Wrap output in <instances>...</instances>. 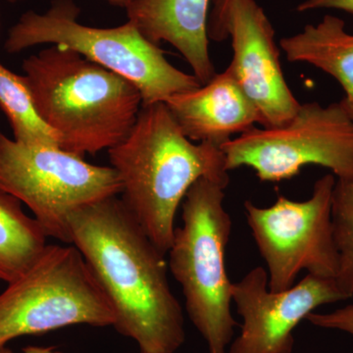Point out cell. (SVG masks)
<instances>
[{"label": "cell", "mask_w": 353, "mask_h": 353, "mask_svg": "<svg viewBox=\"0 0 353 353\" xmlns=\"http://www.w3.org/2000/svg\"><path fill=\"white\" fill-rule=\"evenodd\" d=\"M114 323L108 296L73 245H46L36 262L0 294V350L28 334Z\"/></svg>", "instance_id": "6"}, {"label": "cell", "mask_w": 353, "mask_h": 353, "mask_svg": "<svg viewBox=\"0 0 353 353\" xmlns=\"http://www.w3.org/2000/svg\"><path fill=\"white\" fill-rule=\"evenodd\" d=\"M225 189L204 178L190 187L183 201V226L176 228L168 250L169 268L209 353H227L236 325L231 310L233 283L225 265L232 231L223 204Z\"/></svg>", "instance_id": "4"}, {"label": "cell", "mask_w": 353, "mask_h": 353, "mask_svg": "<svg viewBox=\"0 0 353 353\" xmlns=\"http://www.w3.org/2000/svg\"><path fill=\"white\" fill-rule=\"evenodd\" d=\"M7 1L15 3V2L21 1V0H7ZM108 1L113 6L123 7V8L126 9L132 3V0H108Z\"/></svg>", "instance_id": "22"}, {"label": "cell", "mask_w": 353, "mask_h": 353, "mask_svg": "<svg viewBox=\"0 0 353 353\" xmlns=\"http://www.w3.org/2000/svg\"><path fill=\"white\" fill-rule=\"evenodd\" d=\"M290 62L312 65L338 81L345 92L341 103L353 119V34L345 21L326 15L317 25L280 41Z\"/></svg>", "instance_id": "14"}, {"label": "cell", "mask_w": 353, "mask_h": 353, "mask_svg": "<svg viewBox=\"0 0 353 353\" xmlns=\"http://www.w3.org/2000/svg\"><path fill=\"white\" fill-rule=\"evenodd\" d=\"M233 2L234 0H210L208 39L220 43L229 38V16Z\"/></svg>", "instance_id": "18"}, {"label": "cell", "mask_w": 353, "mask_h": 353, "mask_svg": "<svg viewBox=\"0 0 353 353\" xmlns=\"http://www.w3.org/2000/svg\"><path fill=\"white\" fill-rule=\"evenodd\" d=\"M319 9H336L353 14V0H304L296 7L299 12H307Z\"/></svg>", "instance_id": "20"}, {"label": "cell", "mask_w": 353, "mask_h": 353, "mask_svg": "<svg viewBox=\"0 0 353 353\" xmlns=\"http://www.w3.org/2000/svg\"><path fill=\"white\" fill-rule=\"evenodd\" d=\"M22 68L39 117L59 148L79 157L120 143L143 108L134 83L64 46L26 58Z\"/></svg>", "instance_id": "3"}, {"label": "cell", "mask_w": 353, "mask_h": 353, "mask_svg": "<svg viewBox=\"0 0 353 353\" xmlns=\"http://www.w3.org/2000/svg\"><path fill=\"white\" fill-rule=\"evenodd\" d=\"M209 8L210 0H132L126 11L145 38L172 44L205 85L217 74L209 55Z\"/></svg>", "instance_id": "13"}, {"label": "cell", "mask_w": 353, "mask_h": 353, "mask_svg": "<svg viewBox=\"0 0 353 353\" xmlns=\"http://www.w3.org/2000/svg\"><path fill=\"white\" fill-rule=\"evenodd\" d=\"M221 150L228 171L250 167L262 182L290 180L308 165L353 178V119L341 101L308 102L283 126L252 128Z\"/></svg>", "instance_id": "8"}, {"label": "cell", "mask_w": 353, "mask_h": 353, "mask_svg": "<svg viewBox=\"0 0 353 353\" xmlns=\"http://www.w3.org/2000/svg\"><path fill=\"white\" fill-rule=\"evenodd\" d=\"M75 245L108 296L114 328L141 353H175L185 341L183 309L170 289L168 262L122 199L108 197L68 218Z\"/></svg>", "instance_id": "1"}, {"label": "cell", "mask_w": 353, "mask_h": 353, "mask_svg": "<svg viewBox=\"0 0 353 353\" xmlns=\"http://www.w3.org/2000/svg\"><path fill=\"white\" fill-rule=\"evenodd\" d=\"M306 320L313 326L323 329L338 330L353 336V304L324 314L311 313Z\"/></svg>", "instance_id": "19"}, {"label": "cell", "mask_w": 353, "mask_h": 353, "mask_svg": "<svg viewBox=\"0 0 353 353\" xmlns=\"http://www.w3.org/2000/svg\"><path fill=\"white\" fill-rule=\"evenodd\" d=\"M164 103L183 134L194 143L221 148L234 134L260 124L259 111L229 67L205 85L173 95Z\"/></svg>", "instance_id": "12"}, {"label": "cell", "mask_w": 353, "mask_h": 353, "mask_svg": "<svg viewBox=\"0 0 353 353\" xmlns=\"http://www.w3.org/2000/svg\"><path fill=\"white\" fill-rule=\"evenodd\" d=\"M0 189L31 209L46 236L70 245L69 216L119 196L122 185L111 166L88 163L57 146L20 143L0 132Z\"/></svg>", "instance_id": "7"}, {"label": "cell", "mask_w": 353, "mask_h": 353, "mask_svg": "<svg viewBox=\"0 0 353 353\" xmlns=\"http://www.w3.org/2000/svg\"><path fill=\"white\" fill-rule=\"evenodd\" d=\"M232 294L243 326L228 353H292L299 323L320 306L350 299L334 279L310 274L290 289L273 292L263 267L233 284Z\"/></svg>", "instance_id": "10"}, {"label": "cell", "mask_w": 353, "mask_h": 353, "mask_svg": "<svg viewBox=\"0 0 353 353\" xmlns=\"http://www.w3.org/2000/svg\"><path fill=\"white\" fill-rule=\"evenodd\" d=\"M0 353H12L9 350H6V348H4V350H0Z\"/></svg>", "instance_id": "23"}, {"label": "cell", "mask_w": 353, "mask_h": 353, "mask_svg": "<svg viewBox=\"0 0 353 353\" xmlns=\"http://www.w3.org/2000/svg\"><path fill=\"white\" fill-rule=\"evenodd\" d=\"M108 154L122 185L121 199L164 254L190 187L202 178L225 188L230 182L221 148L188 139L164 102L143 105L127 138Z\"/></svg>", "instance_id": "2"}, {"label": "cell", "mask_w": 353, "mask_h": 353, "mask_svg": "<svg viewBox=\"0 0 353 353\" xmlns=\"http://www.w3.org/2000/svg\"><path fill=\"white\" fill-rule=\"evenodd\" d=\"M79 15L73 0H53L44 13L27 11L9 30L4 50L17 54L41 44L70 48L134 83L143 105L165 102L202 85L196 76L174 67L159 46L130 21L119 27L94 28L81 24Z\"/></svg>", "instance_id": "5"}, {"label": "cell", "mask_w": 353, "mask_h": 353, "mask_svg": "<svg viewBox=\"0 0 353 353\" xmlns=\"http://www.w3.org/2000/svg\"><path fill=\"white\" fill-rule=\"evenodd\" d=\"M22 202L0 189V280L12 282L25 273L46 248V234Z\"/></svg>", "instance_id": "15"}, {"label": "cell", "mask_w": 353, "mask_h": 353, "mask_svg": "<svg viewBox=\"0 0 353 353\" xmlns=\"http://www.w3.org/2000/svg\"><path fill=\"white\" fill-rule=\"evenodd\" d=\"M336 179L332 174L316 181L307 201L279 196L269 208L245 201L246 219L268 268L273 292L290 289L297 275L336 278L339 255L332 222V196Z\"/></svg>", "instance_id": "9"}, {"label": "cell", "mask_w": 353, "mask_h": 353, "mask_svg": "<svg viewBox=\"0 0 353 353\" xmlns=\"http://www.w3.org/2000/svg\"><path fill=\"white\" fill-rule=\"evenodd\" d=\"M229 68L259 111L262 128L283 126L301 104L285 82L275 30L255 0H234L229 16Z\"/></svg>", "instance_id": "11"}, {"label": "cell", "mask_w": 353, "mask_h": 353, "mask_svg": "<svg viewBox=\"0 0 353 353\" xmlns=\"http://www.w3.org/2000/svg\"><path fill=\"white\" fill-rule=\"evenodd\" d=\"M22 353H61L55 352L53 348L41 347H27L23 350Z\"/></svg>", "instance_id": "21"}, {"label": "cell", "mask_w": 353, "mask_h": 353, "mask_svg": "<svg viewBox=\"0 0 353 353\" xmlns=\"http://www.w3.org/2000/svg\"><path fill=\"white\" fill-rule=\"evenodd\" d=\"M332 222L339 255L336 280L353 297V178L336 180L332 196Z\"/></svg>", "instance_id": "17"}, {"label": "cell", "mask_w": 353, "mask_h": 353, "mask_svg": "<svg viewBox=\"0 0 353 353\" xmlns=\"http://www.w3.org/2000/svg\"><path fill=\"white\" fill-rule=\"evenodd\" d=\"M0 108L10 123L14 139L29 145L57 146L54 132L39 117L24 77L0 63Z\"/></svg>", "instance_id": "16"}]
</instances>
